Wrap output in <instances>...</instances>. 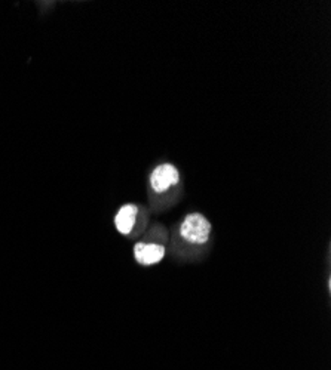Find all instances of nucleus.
<instances>
[{"mask_svg":"<svg viewBox=\"0 0 331 370\" xmlns=\"http://www.w3.org/2000/svg\"><path fill=\"white\" fill-rule=\"evenodd\" d=\"M165 242H167V232H165L162 225L156 224L148 232L147 239L134 245L136 261L143 267L159 264L165 258V254H167Z\"/></svg>","mask_w":331,"mask_h":370,"instance_id":"obj_2","label":"nucleus"},{"mask_svg":"<svg viewBox=\"0 0 331 370\" xmlns=\"http://www.w3.org/2000/svg\"><path fill=\"white\" fill-rule=\"evenodd\" d=\"M148 223V213L140 206L129 203L122 206L114 216V225L122 235H132L137 237L146 231Z\"/></svg>","mask_w":331,"mask_h":370,"instance_id":"obj_3","label":"nucleus"},{"mask_svg":"<svg viewBox=\"0 0 331 370\" xmlns=\"http://www.w3.org/2000/svg\"><path fill=\"white\" fill-rule=\"evenodd\" d=\"M180 182V174L173 164H161L151 175V187L156 194L167 193Z\"/></svg>","mask_w":331,"mask_h":370,"instance_id":"obj_4","label":"nucleus"},{"mask_svg":"<svg viewBox=\"0 0 331 370\" xmlns=\"http://www.w3.org/2000/svg\"><path fill=\"white\" fill-rule=\"evenodd\" d=\"M211 223L202 213H189L185 220L178 224L173 245L175 255L192 259L195 257L202 258V254L207 252V247L211 243Z\"/></svg>","mask_w":331,"mask_h":370,"instance_id":"obj_1","label":"nucleus"}]
</instances>
